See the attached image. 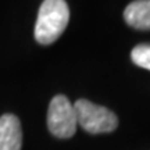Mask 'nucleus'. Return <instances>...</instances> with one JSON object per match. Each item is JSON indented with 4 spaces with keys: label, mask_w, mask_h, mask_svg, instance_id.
Here are the masks:
<instances>
[{
    "label": "nucleus",
    "mask_w": 150,
    "mask_h": 150,
    "mask_svg": "<svg viewBox=\"0 0 150 150\" xmlns=\"http://www.w3.org/2000/svg\"><path fill=\"white\" fill-rule=\"evenodd\" d=\"M70 21V8L65 0H45L35 24V39L40 45H52L64 32Z\"/></svg>",
    "instance_id": "nucleus-1"
},
{
    "label": "nucleus",
    "mask_w": 150,
    "mask_h": 150,
    "mask_svg": "<svg viewBox=\"0 0 150 150\" xmlns=\"http://www.w3.org/2000/svg\"><path fill=\"white\" fill-rule=\"evenodd\" d=\"M76 122L88 134H106L112 132L118 127L117 115L108 108L95 104L86 99H79L74 104Z\"/></svg>",
    "instance_id": "nucleus-2"
},
{
    "label": "nucleus",
    "mask_w": 150,
    "mask_h": 150,
    "mask_svg": "<svg viewBox=\"0 0 150 150\" xmlns=\"http://www.w3.org/2000/svg\"><path fill=\"white\" fill-rule=\"evenodd\" d=\"M76 125L74 104L64 95L54 96L47 110V127L50 134L60 139H68L75 135Z\"/></svg>",
    "instance_id": "nucleus-3"
},
{
    "label": "nucleus",
    "mask_w": 150,
    "mask_h": 150,
    "mask_svg": "<svg viewBox=\"0 0 150 150\" xmlns=\"http://www.w3.org/2000/svg\"><path fill=\"white\" fill-rule=\"evenodd\" d=\"M21 122L14 114L0 117V150H21Z\"/></svg>",
    "instance_id": "nucleus-4"
},
{
    "label": "nucleus",
    "mask_w": 150,
    "mask_h": 150,
    "mask_svg": "<svg viewBox=\"0 0 150 150\" xmlns=\"http://www.w3.org/2000/svg\"><path fill=\"white\" fill-rule=\"evenodd\" d=\"M125 22L140 31H150V0H135L124 11Z\"/></svg>",
    "instance_id": "nucleus-5"
},
{
    "label": "nucleus",
    "mask_w": 150,
    "mask_h": 150,
    "mask_svg": "<svg viewBox=\"0 0 150 150\" xmlns=\"http://www.w3.org/2000/svg\"><path fill=\"white\" fill-rule=\"evenodd\" d=\"M131 59L138 67L150 71V45L142 43L135 46L134 50L131 52Z\"/></svg>",
    "instance_id": "nucleus-6"
}]
</instances>
